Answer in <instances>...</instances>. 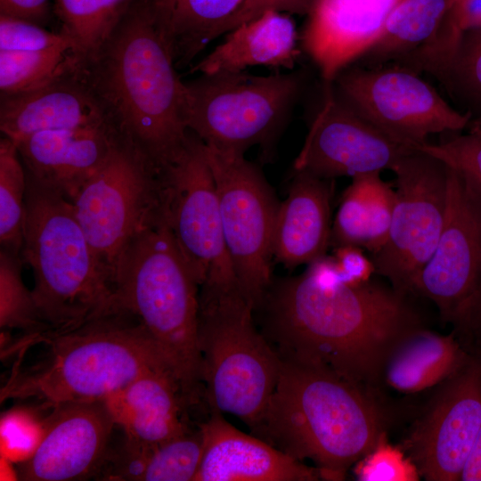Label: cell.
I'll return each instance as SVG.
<instances>
[{
    "label": "cell",
    "instance_id": "1",
    "mask_svg": "<svg viewBox=\"0 0 481 481\" xmlns=\"http://www.w3.org/2000/svg\"><path fill=\"white\" fill-rule=\"evenodd\" d=\"M407 296L371 280L346 284L325 255L273 281L256 312L281 360L326 370L377 396L390 355L423 327Z\"/></svg>",
    "mask_w": 481,
    "mask_h": 481
},
{
    "label": "cell",
    "instance_id": "2",
    "mask_svg": "<svg viewBox=\"0 0 481 481\" xmlns=\"http://www.w3.org/2000/svg\"><path fill=\"white\" fill-rule=\"evenodd\" d=\"M77 71L125 140L161 170L184 147V82L151 0H135L108 41Z\"/></svg>",
    "mask_w": 481,
    "mask_h": 481
},
{
    "label": "cell",
    "instance_id": "3",
    "mask_svg": "<svg viewBox=\"0 0 481 481\" xmlns=\"http://www.w3.org/2000/svg\"><path fill=\"white\" fill-rule=\"evenodd\" d=\"M377 396L326 370L281 360L253 434L288 455L312 461L322 479L346 470L386 435Z\"/></svg>",
    "mask_w": 481,
    "mask_h": 481
},
{
    "label": "cell",
    "instance_id": "4",
    "mask_svg": "<svg viewBox=\"0 0 481 481\" xmlns=\"http://www.w3.org/2000/svg\"><path fill=\"white\" fill-rule=\"evenodd\" d=\"M35 342L44 344L43 352L26 366L14 363L1 402L33 399L53 408L103 401L150 370L172 368L139 319L126 312L68 331H46Z\"/></svg>",
    "mask_w": 481,
    "mask_h": 481
},
{
    "label": "cell",
    "instance_id": "5",
    "mask_svg": "<svg viewBox=\"0 0 481 481\" xmlns=\"http://www.w3.org/2000/svg\"><path fill=\"white\" fill-rule=\"evenodd\" d=\"M21 258L32 269V292L50 331L123 313L71 202L28 175Z\"/></svg>",
    "mask_w": 481,
    "mask_h": 481
},
{
    "label": "cell",
    "instance_id": "6",
    "mask_svg": "<svg viewBox=\"0 0 481 481\" xmlns=\"http://www.w3.org/2000/svg\"><path fill=\"white\" fill-rule=\"evenodd\" d=\"M122 311L135 316L163 353L189 403L201 384L200 287L161 214L122 254L114 273Z\"/></svg>",
    "mask_w": 481,
    "mask_h": 481
},
{
    "label": "cell",
    "instance_id": "7",
    "mask_svg": "<svg viewBox=\"0 0 481 481\" xmlns=\"http://www.w3.org/2000/svg\"><path fill=\"white\" fill-rule=\"evenodd\" d=\"M240 292L200 298L201 384L211 410L252 430L275 387L281 359L254 322Z\"/></svg>",
    "mask_w": 481,
    "mask_h": 481
},
{
    "label": "cell",
    "instance_id": "8",
    "mask_svg": "<svg viewBox=\"0 0 481 481\" xmlns=\"http://www.w3.org/2000/svg\"><path fill=\"white\" fill-rule=\"evenodd\" d=\"M297 72L200 74L184 82L185 124L206 145L243 154L273 140L301 93Z\"/></svg>",
    "mask_w": 481,
    "mask_h": 481
},
{
    "label": "cell",
    "instance_id": "9",
    "mask_svg": "<svg viewBox=\"0 0 481 481\" xmlns=\"http://www.w3.org/2000/svg\"><path fill=\"white\" fill-rule=\"evenodd\" d=\"M159 175L161 216L199 284L200 296L242 292L225 244L203 142L189 131L184 147Z\"/></svg>",
    "mask_w": 481,
    "mask_h": 481
},
{
    "label": "cell",
    "instance_id": "10",
    "mask_svg": "<svg viewBox=\"0 0 481 481\" xmlns=\"http://www.w3.org/2000/svg\"><path fill=\"white\" fill-rule=\"evenodd\" d=\"M75 216L111 276L129 244L160 216V175L123 137L72 198Z\"/></svg>",
    "mask_w": 481,
    "mask_h": 481
},
{
    "label": "cell",
    "instance_id": "11",
    "mask_svg": "<svg viewBox=\"0 0 481 481\" xmlns=\"http://www.w3.org/2000/svg\"><path fill=\"white\" fill-rule=\"evenodd\" d=\"M204 148L229 256L241 291L256 312L273 281V233L279 202L261 171L243 154L205 143Z\"/></svg>",
    "mask_w": 481,
    "mask_h": 481
},
{
    "label": "cell",
    "instance_id": "12",
    "mask_svg": "<svg viewBox=\"0 0 481 481\" xmlns=\"http://www.w3.org/2000/svg\"><path fill=\"white\" fill-rule=\"evenodd\" d=\"M339 96L398 143L416 149L436 134L458 133L472 117L405 67H363L353 63L331 82Z\"/></svg>",
    "mask_w": 481,
    "mask_h": 481
},
{
    "label": "cell",
    "instance_id": "13",
    "mask_svg": "<svg viewBox=\"0 0 481 481\" xmlns=\"http://www.w3.org/2000/svg\"><path fill=\"white\" fill-rule=\"evenodd\" d=\"M395 204L384 245L371 255L376 273L397 291L410 294L412 283L435 251L447 207L448 167L414 149L393 166Z\"/></svg>",
    "mask_w": 481,
    "mask_h": 481
},
{
    "label": "cell",
    "instance_id": "14",
    "mask_svg": "<svg viewBox=\"0 0 481 481\" xmlns=\"http://www.w3.org/2000/svg\"><path fill=\"white\" fill-rule=\"evenodd\" d=\"M481 424V354H473L440 384L404 442V451L428 481H458Z\"/></svg>",
    "mask_w": 481,
    "mask_h": 481
},
{
    "label": "cell",
    "instance_id": "15",
    "mask_svg": "<svg viewBox=\"0 0 481 481\" xmlns=\"http://www.w3.org/2000/svg\"><path fill=\"white\" fill-rule=\"evenodd\" d=\"M481 274V192L448 167L447 207L434 253L415 278L411 293L431 300L452 325Z\"/></svg>",
    "mask_w": 481,
    "mask_h": 481
},
{
    "label": "cell",
    "instance_id": "16",
    "mask_svg": "<svg viewBox=\"0 0 481 481\" xmlns=\"http://www.w3.org/2000/svg\"><path fill=\"white\" fill-rule=\"evenodd\" d=\"M322 104L297 156L295 172L334 180L380 174L414 150L391 138L367 120L324 83Z\"/></svg>",
    "mask_w": 481,
    "mask_h": 481
},
{
    "label": "cell",
    "instance_id": "17",
    "mask_svg": "<svg viewBox=\"0 0 481 481\" xmlns=\"http://www.w3.org/2000/svg\"><path fill=\"white\" fill-rule=\"evenodd\" d=\"M52 409L37 449L20 464V479L74 481L100 477L116 428L103 401L70 402Z\"/></svg>",
    "mask_w": 481,
    "mask_h": 481
},
{
    "label": "cell",
    "instance_id": "18",
    "mask_svg": "<svg viewBox=\"0 0 481 481\" xmlns=\"http://www.w3.org/2000/svg\"><path fill=\"white\" fill-rule=\"evenodd\" d=\"M400 1H314L300 40L324 83H331L376 41Z\"/></svg>",
    "mask_w": 481,
    "mask_h": 481
},
{
    "label": "cell",
    "instance_id": "19",
    "mask_svg": "<svg viewBox=\"0 0 481 481\" xmlns=\"http://www.w3.org/2000/svg\"><path fill=\"white\" fill-rule=\"evenodd\" d=\"M120 138L112 124L103 123L39 132L15 144L27 175L71 200Z\"/></svg>",
    "mask_w": 481,
    "mask_h": 481
},
{
    "label": "cell",
    "instance_id": "20",
    "mask_svg": "<svg viewBox=\"0 0 481 481\" xmlns=\"http://www.w3.org/2000/svg\"><path fill=\"white\" fill-rule=\"evenodd\" d=\"M200 425L204 451L194 481H316L318 468L309 467L257 436L248 435L211 410Z\"/></svg>",
    "mask_w": 481,
    "mask_h": 481
},
{
    "label": "cell",
    "instance_id": "21",
    "mask_svg": "<svg viewBox=\"0 0 481 481\" xmlns=\"http://www.w3.org/2000/svg\"><path fill=\"white\" fill-rule=\"evenodd\" d=\"M103 123L110 122L77 69L37 89L1 94L0 129L14 143L39 132Z\"/></svg>",
    "mask_w": 481,
    "mask_h": 481
},
{
    "label": "cell",
    "instance_id": "22",
    "mask_svg": "<svg viewBox=\"0 0 481 481\" xmlns=\"http://www.w3.org/2000/svg\"><path fill=\"white\" fill-rule=\"evenodd\" d=\"M103 403L124 439L134 444H157L190 428L185 408L191 404L168 365L143 373Z\"/></svg>",
    "mask_w": 481,
    "mask_h": 481
},
{
    "label": "cell",
    "instance_id": "23",
    "mask_svg": "<svg viewBox=\"0 0 481 481\" xmlns=\"http://www.w3.org/2000/svg\"><path fill=\"white\" fill-rule=\"evenodd\" d=\"M334 180L295 172L286 199L279 203L273 257L288 268L326 255L331 236Z\"/></svg>",
    "mask_w": 481,
    "mask_h": 481
},
{
    "label": "cell",
    "instance_id": "24",
    "mask_svg": "<svg viewBox=\"0 0 481 481\" xmlns=\"http://www.w3.org/2000/svg\"><path fill=\"white\" fill-rule=\"evenodd\" d=\"M298 38L295 22L286 12L268 10L230 30L192 72L243 71L253 66L292 69L300 54Z\"/></svg>",
    "mask_w": 481,
    "mask_h": 481
},
{
    "label": "cell",
    "instance_id": "25",
    "mask_svg": "<svg viewBox=\"0 0 481 481\" xmlns=\"http://www.w3.org/2000/svg\"><path fill=\"white\" fill-rule=\"evenodd\" d=\"M204 451L200 426L152 445L124 439L109 452L100 477L116 481H194Z\"/></svg>",
    "mask_w": 481,
    "mask_h": 481
},
{
    "label": "cell",
    "instance_id": "26",
    "mask_svg": "<svg viewBox=\"0 0 481 481\" xmlns=\"http://www.w3.org/2000/svg\"><path fill=\"white\" fill-rule=\"evenodd\" d=\"M471 353L456 335H442L424 326L412 331L390 355L382 384L404 394L440 385L456 373Z\"/></svg>",
    "mask_w": 481,
    "mask_h": 481
},
{
    "label": "cell",
    "instance_id": "27",
    "mask_svg": "<svg viewBox=\"0 0 481 481\" xmlns=\"http://www.w3.org/2000/svg\"><path fill=\"white\" fill-rule=\"evenodd\" d=\"M395 188L380 174L352 178L331 225L333 248L353 245L373 254L386 242L392 221Z\"/></svg>",
    "mask_w": 481,
    "mask_h": 481
},
{
    "label": "cell",
    "instance_id": "28",
    "mask_svg": "<svg viewBox=\"0 0 481 481\" xmlns=\"http://www.w3.org/2000/svg\"><path fill=\"white\" fill-rule=\"evenodd\" d=\"M450 11V0H401L376 41L354 63L379 67L399 61L435 38Z\"/></svg>",
    "mask_w": 481,
    "mask_h": 481
},
{
    "label": "cell",
    "instance_id": "29",
    "mask_svg": "<svg viewBox=\"0 0 481 481\" xmlns=\"http://www.w3.org/2000/svg\"><path fill=\"white\" fill-rule=\"evenodd\" d=\"M249 0H175L166 27L175 62L187 65L217 37L227 33Z\"/></svg>",
    "mask_w": 481,
    "mask_h": 481
},
{
    "label": "cell",
    "instance_id": "30",
    "mask_svg": "<svg viewBox=\"0 0 481 481\" xmlns=\"http://www.w3.org/2000/svg\"><path fill=\"white\" fill-rule=\"evenodd\" d=\"M419 73L431 75L458 110L469 113L472 119L481 117V27L463 30Z\"/></svg>",
    "mask_w": 481,
    "mask_h": 481
},
{
    "label": "cell",
    "instance_id": "31",
    "mask_svg": "<svg viewBox=\"0 0 481 481\" xmlns=\"http://www.w3.org/2000/svg\"><path fill=\"white\" fill-rule=\"evenodd\" d=\"M135 0H55L61 32L72 42L80 66L108 41Z\"/></svg>",
    "mask_w": 481,
    "mask_h": 481
},
{
    "label": "cell",
    "instance_id": "32",
    "mask_svg": "<svg viewBox=\"0 0 481 481\" xmlns=\"http://www.w3.org/2000/svg\"><path fill=\"white\" fill-rule=\"evenodd\" d=\"M77 68V62L70 48L0 50L1 94H16L37 89Z\"/></svg>",
    "mask_w": 481,
    "mask_h": 481
},
{
    "label": "cell",
    "instance_id": "33",
    "mask_svg": "<svg viewBox=\"0 0 481 481\" xmlns=\"http://www.w3.org/2000/svg\"><path fill=\"white\" fill-rule=\"evenodd\" d=\"M27 192V173L17 145L0 140L1 249L21 256Z\"/></svg>",
    "mask_w": 481,
    "mask_h": 481
},
{
    "label": "cell",
    "instance_id": "34",
    "mask_svg": "<svg viewBox=\"0 0 481 481\" xmlns=\"http://www.w3.org/2000/svg\"><path fill=\"white\" fill-rule=\"evenodd\" d=\"M20 255L0 249V328L11 334L38 335L50 331L43 322L33 292L21 277Z\"/></svg>",
    "mask_w": 481,
    "mask_h": 481
},
{
    "label": "cell",
    "instance_id": "35",
    "mask_svg": "<svg viewBox=\"0 0 481 481\" xmlns=\"http://www.w3.org/2000/svg\"><path fill=\"white\" fill-rule=\"evenodd\" d=\"M45 424L46 419L27 409L5 412L0 422L2 457L20 464L28 461L43 439Z\"/></svg>",
    "mask_w": 481,
    "mask_h": 481
},
{
    "label": "cell",
    "instance_id": "36",
    "mask_svg": "<svg viewBox=\"0 0 481 481\" xmlns=\"http://www.w3.org/2000/svg\"><path fill=\"white\" fill-rule=\"evenodd\" d=\"M416 149L439 159L481 192V132L452 133L447 139Z\"/></svg>",
    "mask_w": 481,
    "mask_h": 481
},
{
    "label": "cell",
    "instance_id": "37",
    "mask_svg": "<svg viewBox=\"0 0 481 481\" xmlns=\"http://www.w3.org/2000/svg\"><path fill=\"white\" fill-rule=\"evenodd\" d=\"M354 470L361 481H417L421 477L405 452L388 444L386 435L355 464Z\"/></svg>",
    "mask_w": 481,
    "mask_h": 481
},
{
    "label": "cell",
    "instance_id": "38",
    "mask_svg": "<svg viewBox=\"0 0 481 481\" xmlns=\"http://www.w3.org/2000/svg\"><path fill=\"white\" fill-rule=\"evenodd\" d=\"M74 47L70 39L61 31L46 30L30 21L0 15V50L44 51Z\"/></svg>",
    "mask_w": 481,
    "mask_h": 481
},
{
    "label": "cell",
    "instance_id": "39",
    "mask_svg": "<svg viewBox=\"0 0 481 481\" xmlns=\"http://www.w3.org/2000/svg\"><path fill=\"white\" fill-rule=\"evenodd\" d=\"M363 249L353 245L334 248L332 257L343 282L359 286L370 281L372 274L376 273L371 257L364 255Z\"/></svg>",
    "mask_w": 481,
    "mask_h": 481
},
{
    "label": "cell",
    "instance_id": "40",
    "mask_svg": "<svg viewBox=\"0 0 481 481\" xmlns=\"http://www.w3.org/2000/svg\"><path fill=\"white\" fill-rule=\"evenodd\" d=\"M452 332L470 353L481 354V274Z\"/></svg>",
    "mask_w": 481,
    "mask_h": 481
},
{
    "label": "cell",
    "instance_id": "41",
    "mask_svg": "<svg viewBox=\"0 0 481 481\" xmlns=\"http://www.w3.org/2000/svg\"><path fill=\"white\" fill-rule=\"evenodd\" d=\"M314 1L315 0H249L232 22L230 30L245 21L256 18L268 10H275L286 13L308 14Z\"/></svg>",
    "mask_w": 481,
    "mask_h": 481
},
{
    "label": "cell",
    "instance_id": "42",
    "mask_svg": "<svg viewBox=\"0 0 481 481\" xmlns=\"http://www.w3.org/2000/svg\"><path fill=\"white\" fill-rule=\"evenodd\" d=\"M476 27H481V0H463L449 12L442 29L448 37H456Z\"/></svg>",
    "mask_w": 481,
    "mask_h": 481
},
{
    "label": "cell",
    "instance_id": "43",
    "mask_svg": "<svg viewBox=\"0 0 481 481\" xmlns=\"http://www.w3.org/2000/svg\"><path fill=\"white\" fill-rule=\"evenodd\" d=\"M50 12V0H0L1 16L39 25L48 19Z\"/></svg>",
    "mask_w": 481,
    "mask_h": 481
},
{
    "label": "cell",
    "instance_id": "44",
    "mask_svg": "<svg viewBox=\"0 0 481 481\" xmlns=\"http://www.w3.org/2000/svg\"><path fill=\"white\" fill-rule=\"evenodd\" d=\"M461 481H481V424L463 469Z\"/></svg>",
    "mask_w": 481,
    "mask_h": 481
},
{
    "label": "cell",
    "instance_id": "45",
    "mask_svg": "<svg viewBox=\"0 0 481 481\" xmlns=\"http://www.w3.org/2000/svg\"><path fill=\"white\" fill-rule=\"evenodd\" d=\"M158 17L166 31L169 15L175 0H151Z\"/></svg>",
    "mask_w": 481,
    "mask_h": 481
},
{
    "label": "cell",
    "instance_id": "46",
    "mask_svg": "<svg viewBox=\"0 0 481 481\" xmlns=\"http://www.w3.org/2000/svg\"><path fill=\"white\" fill-rule=\"evenodd\" d=\"M468 128L469 130L481 132V117L472 119Z\"/></svg>",
    "mask_w": 481,
    "mask_h": 481
},
{
    "label": "cell",
    "instance_id": "47",
    "mask_svg": "<svg viewBox=\"0 0 481 481\" xmlns=\"http://www.w3.org/2000/svg\"><path fill=\"white\" fill-rule=\"evenodd\" d=\"M463 0H450V11L458 5L460 3H461ZM449 11V12H450Z\"/></svg>",
    "mask_w": 481,
    "mask_h": 481
}]
</instances>
